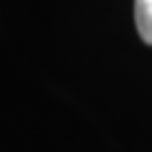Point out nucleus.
I'll return each instance as SVG.
<instances>
[{
  "mask_svg": "<svg viewBox=\"0 0 152 152\" xmlns=\"http://www.w3.org/2000/svg\"><path fill=\"white\" fill-rule=\"evenodd\" d=\"M134 18L141 38L152 45V0H134Z\"/></svg>",
  "mask_w": 152,
  "mask_h": 152,
  "instance_id": "obj_1",
  "label": "nucleus"
}]
</instances>
